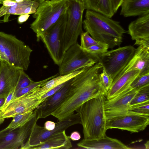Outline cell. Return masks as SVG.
Wrapping results in <instances>:
<instances>
[{"label":"cell","instance_id":"1","mask_svg":"<svg viewBox=\"0 0 149 149\" xmlns=\"http://www.w3.org/2000/svg\"><path fill=\"white\" fill-rule=\"evenodd\" d=\"M102 67L99 62L85 68L72 79L66 98L61 104L51 114L59 121L74 114L84 103L101 94L106 97L107 92L101 82L100 74Z\"/></svg>","mask_w":149,"mask_h":149},{"label":"cell","instance_id":"2","mask_svg":"<svg viewBox=\"0 0 149 149\" xmlns=\"http://www.w3.org/2000/svg\"><path fill=\"white\" fill-rule=\"evenodd\" d=\"M83 24L85 30L92 37L107 45L110 49L119 46L124 34L127 33L119 22L90 10H87Z\"/></svg>","mask_w":149,"mask_h":149},{"label":"cell","instance_id":"3","mask_svg":"<svg viewBox=\"0 0 149 149\" xmlns=\"http://www.w3.org/2000/svg\"><path fill=\"white\" fill-rule=\"evenodd\" d=\"M105 97L101 94L86 101L76 111L83 127L84 139H97L106 136Z\"/></svg>","mask_w":149,"mask_h":149},{"label":"cell","instance_id":"4","mask_svg":"<svg viewBox=\"0 0 149 149\" xmlns=\"http://www.w3.org/2000/svg\"><path fill=\"white\" fill-rule=\"evenodd\" d=\"M33 52L30 47L15 36L0 32V61L19 69L26 70Z\"/></svg>","mask_w":149,"mask_h":149},{"label":"cell","instance_id":"5","mask_svg":"<svg viewBox=\"0 0 149 149\" xmlns=\"http://www.w3.org/2000/svg\"><path fill=\"white\" fill-rule=\"evenodd\" d=\"M69 0H45L40 3L33 16L34 21L30 28L35 33L37 40L51 26L56 23L66 13Z\"/></svg>","mask_w":149,"mask_h":149},{"label":"cell","instance_id":"6","mask_svg":"<svg viewBox=\"0 0 149 149\" xmlns=\"http://www.w3.org/2000/svg\"><path fill=\"white\" fill-rule=\"evenodd\" d=\"M67 18V11L44 33L40 38L54 63L58 66L65 52L64 38Z\"/></svg>","mask_w":149,"mask_h":149},{"label":"cell","instance_id":"7","mask_svg":"<svg viewBox=\"0 0 149 149\" xmlns=\"http://www.w3.org/2000/svg\"><path fill=\"white\" fill-rule=\"evenodd\" d=\"M98 56L84 51L77 42L65 51L59 66V75L74 72L93 65L98 62Z\"/></svg>","mask_w":149,"mask_h":149},{"label":"cell","instance_id":"8","mask_svg":"<svg viewBox=\"0 0 149 149\" xmlns=\"http://www.w3.org/2000/svg\"><path fill=\"white\" fill-rule=\"evenodd\" d=\"M129 45L107 51L98 56V62L113 80L126 66L136 51Z\"/></svg>","mask_w":149,"mask_h":149},{"label":"cell","instance_id":"9","mask_svg":"<svg viewBox=\"0 0 149 149\" xmlns=\"http://www.w3.org/2000/svg\"><path fill=\"white\" fill-rule=\"evenodd\" d=\"M85 9L84 3L79 0H69L64 35L65 52L71 46L77 42L79 36L83 32V16Z\"/></svg>","mask_w":149,"mask_h":149},{"label":"cell","instance_id":"10","mask_svg":"<svg viewBox=\"0 0 149 149\" xmlns=\"http://www.w3.org/2000/svg\"><path fill=\"white\" fill-rule=\"evenodd\" d=\"M80 118L78 113L55 123L54 129L51 131L45 130L37 123L33 126L25 143L20 149H29L30 147L42 143L50 136L65 130L72 125L81 124Z\"/></svg>","mask_w":149,"mask_h":149},{"label":"cell","instance_id":"11","mask_svg":"<svg viewBox=\"0 0 149 149\" xmlns=\"http://www.w3.org/2000/svg\"><path fill=\"white\" fill-rule=\"evenodd\" d=\"M38 119L36 114L22 127L0 131V149H17L22 147Z\"/></svg>","mask_w":149,"mask_h":149},{"label":"cell","instance_id":"12","mask_svg":"<svg viewBox=\"0 0 149 149\" xmlns=\"http://www.w3.org/2000/svg\"><path fill=\"white\" fill-rule=\"evenodd\" d=\"M149 124V116L129 112L127 113L107 119L106 128L125 130L137 133L144 130Z\"/></svg>","mask_w":149,"mask_h":149},{"label":"cell","instance_id":"13","mask_svg":"<svg viewBox=\"0 0 149 149\" xmlns=\"http://www.w3.org/2000/svg\"><path fill=\"white\" fill-rule=\"evenodd\" d=\"M140 88L130 87L122 93L104 102V108L106 119L126 114L130 104Z\"/></svg>","mask_w":149,"mask_h":149},{"label":"cell","instance_id":"14","mask_svg":"<svg viewBox=\"0 0 149 149\" xmlns=\"http://www.w3.org/2000/svg\"><path fill=\"white\" fill-rule=\"evenodd\" d=\"M41 103L39 99L31 95L29 91L13 99L1 113V116L5 119L8 118L18 114L33 111Z\"/></svg>","mask_w":149,"mask_h":149},{"label":"cell","instance_id":"15","mask_svg":"<svg viewBox=\"0 0 149 149\" xmlns=\"http://www.w3.org/2000/svg\"><path fill=\"white\" fill-rule=\"evenodd\" d=\"M72 79L67 81L55 93L37 107L36 109L38 119L44 118L51 115L63 102L70 88Z\"/></svg>","mask_w":149,"mask_h":149},{"label":"cell","instance_id":"16","mask_svg":"<svg viewBox=\"0 0 149 149\" xmlns=\"http://www.w3.org/2000/svg\"><path fill=\"white\" fill-rule=\"evenodd\" d=\"M20 69L0 61V97L6 98L15 89L19 76Z\"/></svg>","mask_w":149,"mask_h":149},{"label":"cell","instance_id":"17","mask_svg":"<svg viewBox=\"0 0 149 149\" xmlns=\"http://www.w3.org/2000/svg\"><path fill=\"white\" fill-rule=\"evenodd\" d=\"M127 32L132 39L135 40V45L149 46V14L131 22Z\"/></svg>","mask_w":149,"mask_h":149},{"label":"cell","instance_id":"18","mask_svg":"<svg viewBox=\"0 0 149 149\" xmlns=\"http://www.w3.org/2000/svg\"><path fill=\"white\" fill-rule=\"evenodd\" d=\"M3 2V5L0 8V17L4 15L7 17L11 14H34L39 5L38 2L31 0L18 2L5 0Z\"/></svg>","mask_w":149,"mask_h":149},{"label":"cell","instance_id":"19","mask_svg":"<svg viewBox=\"0 0 149 149\" xmlns=\"http://www.w3.org/2000/svg\"><path fill=\"white\" fill-rule=\"evenodd\" d=\"M133 70H139V75L149 72V46H139L129 62L113 80L125 73Z\"/></svg>","mask_w":149,"mask_h":149},{"label":"cell","instance_id":"20","mask_svg":"<svg viewBox=\"0 0 149 149\" xmlns=\"http://www.w3.org/2000/svg\"><path fill=\"white\" fill-rule=\"evenodd\" d=\"M82 148L88 149H129L131 148L119 140L106 136L92 140L83 139L77 144Z\"/></svg>","mask_w":149,"mask_h":149},{"label":"cell","instance_id":"21","mask_svg":"<svg viewBox=\"0 0 149 149\" xmlns=\"http://www.w3.org/2000/svg\"><path fill=\"white\" fill-rule=\"evenodd\" d=\"M139 70L127 72L113 81L112 85L107 92V100L111 99L130 87L132 82L140 73Z\"/></svg>","mask_w":149,"mask_h":149},{"label":"cell","instance_id":"22","mask_svg":"<svg viewBox=\"0 0 149 149\" xmlns=\"http://www.w3.org/2000/svg\"><path fill=\"white\" fill-rule=\"evenodd\" d=\"M120 15L124 17L149 14V0H123Z\"/></svg>","mask_w":149,"mask_h":149},{"label":"cell","instance_id":"23","mask_svg":"<svg viewBox=\"0 0 149 149\" xmlns=\"http://www.w3.org/2000/svg\"><path fill=\"white\" fill-rule=\"evenodd\" d=\"M85 68L68 74L59 75L46 81L41 86L36 88L31 91H30V94L32 97L39 99L52 89L74 78L82 72Z\"/></svg>","mask_w":149,"mask_h":149},{"label":"cell","instance_id":"24","mask_svg":"<svg viewBox=\"0 0 149 149\" xmlns=\"http://www.w3.org/2000/svg\"><path fill=\"white\" fill-rule=\"evenodd\" d=\"M72 146L70 139L64 130L52 135L42 143L29 149H69Z\"/></svg>","mask_w":149,"mask_h":149},{"label":"cell","instance_id":"25","mask_svg":"<svg viewBox=\"0 0 149 149\" xmlns=\"http://www.w3.org/2000/svg\"><path fill=\"white\" fill-rule=\"evenodd\" d=\"M86 9L93 11L110 18L115 14L111 0H85Z\"/></svg>","mask_w":149,"mask_h":149},{"label":"cell","instance_id":"26","mask_svg":"<svg viewBox=\"0 0 149 149\" xmlns=\"http://www.w3.org/2000/svg\"><path fill=\"white\" fill-rule=\"evenodd\" d=\"M37 113L36 110L18 114L13 117L11 122L3 130H12L22 127Z\"/></svg>","mask_w":149,"mask_h":149},{"label":"cell","instance_id":"27","mask_svg":"<svg viewBox=\"0 0 149 149\" xmlns=\"http://www.w3.org/2000/svg\"><path fill=\"white\" fill-rule=\"evenodd\" d=\"M148 101H149V84L138 90L130 102L129 106Z\"/></svg>","mask_w":149,"mask_h":149},{"label":"cell","instance_id":"28","mask_svg":"<svg viewBox=\"0 0 149 149\" xmlns=\"http://www.w3.org/2000/svg\"><path fill=\"white\" fill-rule=\"evenodd\" d=\"M131 113L149 116V101L130 106L128 109Z\"/></svg>","mask_w":149,"mask_h":149},{"label":"cell","instance_id":"29","mask_svg":"<svg viewBox=\"0 0 149 149\" xmlns=\"http://www.w3.org/2000/svg\"><path fill=\"white\" fill-rule=\"evenodd\" d=\"M82 48L84 51L87 53L99 56L108 51L109 47L106 44L99 42L88 48Z\"/></svg>","mask_w":149,"mask_h":149},{"label":"cell","instance_id":"30","mask_svg":"<svg viewBox=\"0 0 149 149\" xmlns=\"http://www.w3.org/2000/svg\"><path fill=\"white\" fill-rule=\"evenodd\" d=\"M33 81L24 70H20L19 76L15 88V94L20 90L29 86Z\"/></svg>","mask_w":149,"mask_h":149},{"label":"cell","instance_id":"31","mask_svg":"<svg viewBox=\"0 0 149 149\" xmlns=\"http://www.w3.org/2000/svg\"><path fill=\"white\" fill-rule=\"evenodd\" d=\"M148 84H149V72L139 75L132 82L130 87L140 88Z\"/></svg>","mask_w":149,"mask_h":149},{"label":"cell","instance_id":"32","mask_svg":"<svg viewBox=\"0 0 149 149\" xmlns=\"http://www.w3.org/2000/svg\"><path fill=\"white\" fill-rule=\"evenodd\" d=\"M80 46L83 48H86L99 42L89 35L87 31L82 32L80 35Z\"/></svg>","mask_w":149,"mask_h":149},{"label":"cell","instance_id":"33","mask_svg":"<svg viewBox=\"0 0 149 149\" xmlns=\"http://www.w3.org/2000/svg\"><path fill=\"white\" fill-rule=\"evenodd\" d=\"M100 76L103 87L107 92L111 86L113 80L103 68L100 74Z\"/></svg>","mask_w":149,"mask_h":149},{"label":"cell","instance_id":"34","mask_svg":"<svg viewBox=\"0 0 149 149\" xmlns=\"http://www.w3.org/2000/svg\"><path fill=\"white\" fill-rule=\"evenodd\" d=\"M15 94V89L11 91L6 98L3 105L0 108V112L1 113L4 110L13 99Z\"/></svg>","mask_w":149,"mask_h":149},{"label":"cell","instance_id":"35","mask_svg":"<svg viewBox=\"0 0 149 149\" xmlns=\"http://www.w3.org/2000/svg\"><path fill=\"white\" fill-rule=\"evenodd\" d=\"M66 82L61 84L53 88L40 97L39 99L40 101L42 103L47 98L55 93L58 90L61 88Z\"/></svg>","mask_w":149,"mask_h":149},{"label":"cell","instance_id":"36","mask_svg":"<svg viewBox=\"0 0 149 149\" xmlns=\"http://www.w3.org/2000/svg\"><path fill=\"white\" fill-rule=\"evenodd\" d=\"M55 125V123L54 122L48 120L45 123L43 127L45 130L48 131H51L54 129Z\"/></svg>","mask_w":149,"mask_h":149},{"label":"cell","instance_id":"37","mask_svg":"<svg viewBox=\"0 0 149 149\" xmlns=\"http://www.w3.org/2000/svg\"><path fill=\"white\" fill-rule=\"evenodd\" d=\"M70 139L73 141H76L79 140L81 138L80 133L77 131L72 132L69 136Z\"/></svg>","mask_w":149,"mask_h":149},{"label":"cell","instance_id":"38","mask_svg":"<svg viewBox=\"0 0 149 149\" xmlns=\"http://www.w3.org/2000/svg\"><path fill=\"white\" fill-rule=\"evenodd\" d=\"M30 16L29 14L20 15L18 18V22L19 24H21L25 22L28 19Z\"/></svg>","mask_w":149,"mask_h":149},{"label":"cell","instance_id":"39","mask_svg":"<svg viewBox=\"0 0 149 149\" xmlns=\"http://www.w3.org/2000/svg\"><path fill=\"white\" fill-rule=\"evenodd\" d=\"M5 99L6 98L5 97H0V108L3 104Z\"/></svg>","mask_w":149,"mask_h":149},{"label":"cell","instance_id":"40","mask_svg":"<svg viewBox=\"0 0 149 149\" xmlns=\"http://www.w3.org/2000/svg\"><path fill=\"white\" fill-rule=\"evenodd\" d=\"M5 118H2L1 116V113H0V125L2 124L5 120Z\"/></svg>","mask_w":149,"mask_h":149},{"label":"cell","instance_id":"41","mask_svg":"<svg viewBox=\"0 0 149 149\" xmlns=\"http://www.w3.org/2000/svg\"><path fill=\"white\" fill-rule=\"evenodd\" d=\"M145 146L146 149H149V141H147L145 144Z\"/></svg>","mask_w":149,"mask_h":149},{"label":"cell","instance_id":"42","mask_svg":"<svg viewBox=\"0 0 149 149\" xmlns=\"http://www.w3.org/2000/svg\"><path fill=\"white\" fill-rule=\"evenodd\" d=\"M32 1H33L36 2H37L39 3V4L41 3L43 1H44L45 0H31Z\"/></svg>","mask_w":149,"mask_h":149},{"label":"cell","instance_id":"43","mask_svg":"<svg viewBox=\"0 0 149 149\" xmlns=\"http://www.w3.org/2000/svg\"><path fill=\"white\" fill-rule=\"evenodd\" d=\"M5 0H0V4H2V2ZM13 1H15V0H10Z\"/></svg>","mask_w":149,"mask_h":149},{"label":"cell","instance_id":"44","mask_svg":"<svg viewBox=\"0 0 149 149\" xmlns=\"http://www.w3.org/2000/svg\"><path fill=\"white\" fill-rule=\"evenodd\" d=\"M24 0H15V1L16 2H20L23 1Z\"/></svg>","mask_w":149,"mask_h":149},{"label":"cell","instance_id":"45","mask_svg":"<svg viewBox=\"0 0 149 149\" xmlns=\"http://www.w3.org/2000/svg\"><path fill=\"white\" fill-rule=\"evenodd\" d=\"M79 0V1H81L82 2L84 3L85 0Z\"/></svg>","mask_w":149,"mask_h":149},{"label":"cell","instance_id":"46","mask_svg":"<svg viewBox=\"0 0 149 149\" xmlns=\"http://www.w3.org/2000/svg\"><path fill=\"white\" fill-rule=\"evenodd\" d=\"M4 22V21L3 20H0V23L1 22Z\"/></svg>","mask_w":149,"mask_h":149},{"label":"cell","instance_id":"47","mask_svg":"<svg viewBox=\"0 0 149 149\" xmlns=\"http://www.w3.org/2000/svg\"></svg>","mask_w":149,"mask_h":149}]
</instances>
